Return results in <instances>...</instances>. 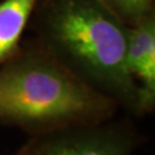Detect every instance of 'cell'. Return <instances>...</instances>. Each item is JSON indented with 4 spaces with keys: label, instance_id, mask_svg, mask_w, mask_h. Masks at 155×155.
<instances>
[{
    "label": "cell",
    "instance_id": "1",
    "mask_svg": "<svg viewBox=\"0 0 155 155\" xmlns=\"http://www.w3.org/2000/svg\"><path fill=\"white\" fill-rule=\"evenodd\" d=\"M35 11L37 43L79 79L137 115L138 90L125 68L129 25L101 0H43Z\"/></svg>",
    "mask_w": 155,
    "mask_h": 155
},
{
    "label": "cell",
    "instance_id": "2",
    "mask_svg": "<svg viewBox=\"0 0 155 155\" xmlns=\"http://www.w3.org/2000/svg\"><path fill=\"white\" fill-rule=\"evenodd\" d=\"M118 104L94 90L36 41L0 64V123L30 134L105 122Z\"/></svg>",
    "mask_w": 155,
    "mask_h": 155
},
{
    "label": "cell",
    "instance_id": "3",
    "mask_svg": "<svg viewBox=\"0 0 155 155\" xmlns=\"http://www.w3.org/2000/svg\"><path fill=\"white\" fill-rule=\"evenodd\" d=\"M138 144L131 124L111 118L35 134L16 155H132Z\"/></svg>",
    "mask_w": 155,
    "mask_h": 155
},
{
    "label": "cell",
    "instance_id": "4",
    "mask_svg": "<svg viewBox=\"0 0 155 155\" xmlns=\"http://www.w3.org/2000/svg\"><path fill=\"white\" fill-rule=\"evenodd\" d=\"M125 68L138 90V113L155 107V16L154 13L127 30Z\"/></svg>",
    "mask_w": 155,
    "mask_h": 155
},
{
    "label": "cell",
    "instance_id": "5",
    "mask_svg": "<svg viewBox=\"0 0 155 155\" xmlns=\"http://www.w3.org/2000/svg\"><path fill=\"white\" fill-rule=\"evenodd\" d=\"M38 0L0 1V64L20 46V40Z\"/></svg>",
    "mask_w": 155,
    "mask_h": 155
},
{
    "label": "cell",
    "instance_id": "6",
    "mask_svg": "<svg viewBox=\"0 0 155 155\" xmlns=\"http://www.w3.org/2000/svg\"><path fill=\"white\" fill-rule=\"evenodd\" d=\"M127 25L131 27L154 13L152 0H101Z\"/></svg>",
    "mask_w": 155,
    "mask_h": 155
}]
</instances>
